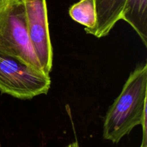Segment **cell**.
<instances>
[{
  "instance_id": "1",
  "label": "cell",
  "mask_w": 147,
  "mask_h": 147,
  "mask_svg": "<svg viewBox=\"0 0 147 147\" xmlns=\"http://www.w3.org/2000/svg\"><path fill=\"white\" fill-rule=\"evenodd\" d=\"M147 64L139 65L128 77L122 90L106 114L103 137L118 144L137 125L147 139Z\"/></svg>"
},
{
  "instance_id": "2",
  "label": "cell",
  "mask_w": 147,
  "mask_h": 147,
  "mask_svg": "<svg viewBox=\"0 0 147 147\" xmlns=\"http://www.w3.org/2000/svg\"><path fill=\"white\" fill-rule=\"evenodd\" d=\"M0 53L42 71L29 37L24 0H0Z\"/></svg>"
},
{
  "instance_id": "3",
  "label": "cell",
  "mask_w": 147,
  "mask_h": 147,
  "mask_svg": "<svg viewBox=\"0 0 147 147\" xmlns=\"http://www.w3.org/2000/svg\"><path fill=\"white\" fill-rule=\"evenodd\" d=\"M50 75L10 56L0 53V92L20 99L46 95Z\"/></svg>"
},
{
  "instance_id": "4",
  "label": "cell",
  "mask_w": 147,
  "mask_h": 147,
  "mask_svg": "<svg viewBox=\"0 0 147 147\" xmlns=\"http://www.w3.org/2000/svg\"><path fill=\"white\" fill-rule=\"evenodd\" d=\"M29 37L43 71L53 68V52L49 30L46 0H24Z\"/></svg>"
},
{
  "instance_id": "5",
  "label": "cell",
  "mask_w": 147,
  "mask_h": 147,
  "mask_svg": "<svg viewBox=\"0 0 147 147\" xmlns=\"http://www.w3.org/2000/svg\"><path fill=\"white\" fill-rule=\"evenodd\" d=\"M126 0H95L97 22L95 28L88 34L96 37L108 35L117 22L121 20Z\"/></svg>"
},
{
  "instance_id": "6",
  "label": "cell",
  "mask_w": 147,
  "mask_h": 147,
  "mask_svg": "<svg viewBox=\"0 0 147 147\" xmlns=\"http://www.w3.org/2000/svg\"><path fill=\"white\" fill-rule=\"evenodd\" d=\"M121 20L131 26L147 46V0H126Z\"/></svg>"
},
{
  "instance_id": "7",
  "label": "cell",
  "mask_w": 147,
  "mask_h": 147,
  "mask_svg": "<svg viewBox=\"0 0 147 147\" xmlns=\"http://www.w3.org/2000/svg\"><path fill=\"white\" fill-rule=\"evenodd\" d=\"M69 14L74 21L85 26V31L88 34L97 22L95 0H80L70 7Z\"/></svg>"
},
{
  "instance_id": "8",
  "label": "cell",
  "mask_w": 147,
  "mask_h": 147,
  "mask_svg": "<svg viewBox=\"0 0 147 147\" xmlns=\"http://www.w3.org/2000/svg\"><path fill=\"white\" fill-rule=\"evenodd\" d=\"M66 147H80V146H79V144L77 141H75V142H73L71 143V144H68Z\"/></svg>"
},
{
  "instance_id": "9",
  "label": "cell",
  "mask_w": 147,
  "mask_h": 147,
  "mask_svg": "<svg viewBox=\"0 0 147 147\" xmlns=\"http://www.w3.org/2000/svg\"><path fill=\"white\" fill-rule=\"evenodd\" d=\"M139 147H147V140H142V144Z\"/></svg>"
},
{
  "instance_id": "10",
  "label": "cell",
  "mask_w": 147,
  "mask_h": 147,
  "mask_svg": "<svg viewBox=\"0 0 147 147\" xmlns=\"http://www.w3.org/2000/svg\"><path fill=\"white\" fill-rule=\"evenodd\" d=\"M0 147H1V144H0Z\"/></svg>"
}]
</instances>
